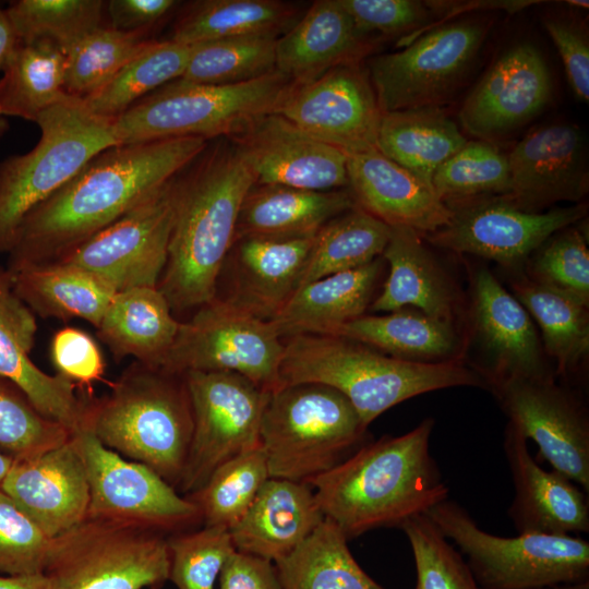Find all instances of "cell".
<instances>
[{"label": "cell", "mask_w": 589, "mask_h": 589, "mask_svg": "<svg viewBox=\"0 0 589 589\" xmlns=\"http://www.w3.org/2000/svg\"><path fill=\"white\" fill-rule=\"evenodd\" d=\"M502 409L539 454L581 489L589 491V417L577 395L554 378H513L488 387Z\"/></svg>", "instance_id": "cell-17"}, {"label": "cell", "mask_w": 589, "mask_h": 589, "mask_svg": "<svg viewBox=\"0 0 589 589\" xmlns=\"http://www.w3.org/2000/svg\"><path fill=\"white\" fill-rule=\"evenodd\" d=\"M2 72L0 117L36 123L46 109L67 94L64 53L50 43H20Z\"/></svg>", "instance_id": "cell-40"}, {"label": "cell", "mask_w": 589, "mask_h": 589, "mask_svg": "<svg viewBox=\"0 0 589 589\" xmlns=\"http://www.w3.org/2000/svg\"><path fill=\"white\" fill-rule=\"evenodd\" d=\"M292 82L277 70L228 85L171 81L111 120L118 144L195 136L229 137L252 120L275 112Z\"/></svg>", "instance_id": "cell-7"}, {"label": "cell", "mask_w": 589, "mask_h": 589, "mask_svg": "<svg viewBox=\"0 0 589 589\" xmlns=\"http://www.w3.org/2000/svg\"><path fill=\"white\" fill-rule=\"evenodd\" d=\"M370 37L358 32L339 0H317L276 41V70L302 85L359 59Z\"/></svg>", "instance_id": "cell-28"}, {"label": "cell", "mask_w": 589, "mask_h": 589, "mask_svg": "<svg viewBox=\"0 0 589 589\" xmlns=\"http://www.w3.org/2000/svg\"><path fill=\"white\" fill-rule=\"evenodd\" d=\"M380 260L311 281L292 294L269 320L283 338L299 335L332 336L370 308L381 274Z\"/></svg>", "instance_id": "cell-31"}, {"label": "cell", "mask_w": 589, "mask_h": 589, "mask_svg": "<svg viewBox=\"0 0 589 589\" xmlns=\"http://www.w3.org/2000/svg\"><path fill=\"white\" fill-rule=\"evenodd\" d=\"M301 17L293 3L278 0H200L184 5L170 40L195 44L252 35L279 37Z\"/></svg>", "instance_id": "cell-37"}, {"label": "cell", "mask_w": 589, "mask_h": 589, "mask_svg": "<svg viewBox=\"0 0 589 589\" xmlns=\"http://www.w3.org/2000/svg\"><path fill=\"white\" fill-rule=\"evenodd\" d=\"M169 567L163 532L86 516L51 539L44 573L51 589H159Z\"/></svg>", "instance_id": "cell-10"}, {"label": "cell", "mask_w": 589, "mask_h": 589, "mask_svg": "<svg viewBox=\"0 0 589 589\" xmlns=\"http://www.w3.org/2000/svg\"><path fill=\"white\" fill-rule=\"evenodd\" d=\"M276 36L252 35L204 41L191 46L179 80L206 85H228L259 79L276 71Z\"/></svg>", "instance_id": "cell-43"}, {"label": "cell", "mask_w": 589, "mask_h": 589, "mask_svg": "<svg viewBox=\"0 0 589 589\" xmlns=\"http://www.w3.org/2000/svg\"><path fill=\"white\" fill-rule=\"evenodd\" d=\"M313 238L237 240L233 291L226 299L272 320L299 288Z\"/></svg>", "instance_id": "cell-30"}, {"label": "cell", "mask_w": 589, "mask_h": 589, "mask_svg": "<svg viewBox=\"0 0 589 589\" xmlns=\"http://www.w3.org/2000/svg\"><path fill=\"white\" fill-rule=\"evenodd\" d=\"M552 91L546 63L530 44L505 51L466 98L459 112L464 129L489 140L527 123L549 101Z\"/></svg>", "instance_id": "cell-22"}, {"label": "cell", "mask_w": 589, "mask_h": 589, "mask_svg": "<svg viewBox=\"0 0 589 589\" xmlns=\"http://www.w3.org/2000/svg\"><path fill=\"white\" fill-rule=\"evenodd\" d=\"M172 182V227L157 287L175 313L199 309L217 297L240 208L256 179L236 145L218 137L208 141Z\"/></svg>", "instance_id": "cell-2"}, {"label": "cell", "mask_w": 589, "mask_h": 589, "mask_svg": "<svg viewBox=\"0 0 589 589\" xmlns=\"http://www.w3.org/2000/svg\"><path fill=\"white\" fill-rule=\"evenodd\" d=\"M466 143L440 106L382 112L376 135L381 154L429 183L435 170Z\"/></svg>", "instance_id": "cell-36"}, {"label": "cell", "mask_w": 589, "mask_h": 589, "mask_svg": "<svg viewBox=\"0 0 589 589\" xmlns=\"http://www.w3.org/2000/svg\"><path fill=\"white\" fill-rule=\"evenodd\" d=\"M543 589H551V588H543Z\"/></svg>", "instance_id": "cell-64"}, {"label": "cell", "mask_w": 589, "mask_h": 589, "mask_svg": "<svg viewBox=\"0 0 589 589\" xmlns=\"http://www.w3.org/2000/svg\"><path fill=\"white\" fill-rule=\"evenodd\" d=\"M207 143L184 136L101 151L25 215L8 253L7 271L60 261L159 190Z\"/></svg>", "instance_id": "cell-1"}, {"label": "cell", "mask_w": 589, "mask_h": 589, "mask_svg": "<svg viewBox=\"0 0 589 589\" xmlns=\"http://www.w3.org/2000/svg\"><path fill=\"white\" fill-rule=\"evenodd\" d=\"M479 21L437 26L400 51L370 59L368 75L382 112L438 106L460 85L486 35Z\"/></svg>", "instance_id": "cell-13"}, {"label": "cell", "mask_w": 589, "mask_h": 589, "mask_svg": "<svg viewBox=\"0 0 589 589\" xmlns=\"http://www.w3.org/2000/svg\"><path fill=\"white\" fill-rule=\"evenodd\" d=\"M382 256L389 273L383 290L370 305L371 311L413 308L454 324L458 308L456 287L420 233L406 227H390Z\"/></svg>", "instance_id": "cell-29"}, {"label": "cell", "mask_w": 589, "mask_h": 589, "mask_svg": "<svg viewBox=\"0 0 589 589\" xmlns=\"http://www.w3.org/2000/svg\"><path fill=\"white\" fill-rule=\"evenodd\" d=\"M358 32L398 34L419 26L429 15L426 2L416 0H339Z\"/></svg>", "instance_id": "cell-54"}, {"label": "cell", "mask_w": 589, "mask_h": 589, "mask_svg": "<svg viewBox=\"0 0 589 589\" xmlns=\"http://www.w3.org/2000/svg\"><path fill=\"white\" fill-rule=\"evenodd\" d=\"M432 187L445 204L509 190L507 155L486 141L468 142L433 173Z\"/></svg>", "instance_id": "cell-47"}, {"label": "cell", "mask_w": 589, "mask_h": 589, "mask_svg": "<svg viewBox=\"0 0 589 589\" xmlns=\"http://www.w3.org/2000/svg\"><path fill=\"white\" fill-rule=\"evenodd\" d=\"M285 344L272 323L227 299L216 297L180 322L176 339L161 369L227 371L250 380L265 392L280 386Z\"/></svg>", "instance_id": "cell-11"}, {"label": "cell", "mask_w": 589, "mask_h": 589, "mask_svg": "<svg viewBox=\"0 0 589 589\" xmlns=\"http://www.w3.org/2000/svg\"><path fill=\"white\" fill-rule=\"evenodd\" d=\"M11 275L15 294L44 318L85 320L95 328L117 292L98 276L64 263L28 266Z\"/></svg>", "instance_id": "cell-35"}, {"label": "cell", "mask_w": 589, "mask_h": 589, "mask_svg": "<svg viewBox=\"0 0 589 589\" xmlns=\"http://www.w3.org/2000/svg\"><path fill=\"white\" fill-rule=\"evenodd\" d=\"M464 554L481 589H543L589 580V542L576 536L481 529L458 503L444 500L425 514Z\"/></svg>", "instance_id": "cell-9"}, {"label": "cell", "mask_w": 589, "mask_h": 589, "mask_svg": "<svg viewBox=\"0 0 589 589\" xmlns=\"http://www.w3.org/2000/svg\"><path fill=\"white\" fill-rule=\"evenodd\" d=\"M471 321L489 363L479 372L485 387L513 378H554L529 313L486 268L473 275Z\"/></svg>", "instance_id": "cell-21"}, {"label": "cell", "mask_w": 589, "mask_h": 589, "mask_svg": "<svg viewBox=\"0 0 589 589\" xmlns=\"http://www.w3.org/2000/svg\"><path fill=\"white\" fill-rule=\"evenodd\" d=\"M324 519L310 484L268 478L229 532L236 551L275 563L299 548Z\"/></svg>", "instance_id": "cell-27"}, {"label": "cell", "mask_w": 589, "mask_h": 589, "mask_svg": "<svg viewBox=\"0 0 589 589\" xmlns=\"http://www.w3.org/2000/svg\"><path fill=\"white\" fill-rule=\"evenodd\" d=\"M332 336L358 341L394 358L418 362L459 360L462 348L453 323L435 320L413 308L384 315H361Z\"/></svg>", "instance_id": "cell-34"}, {"label": "cell", "mask_w": 589, "mask_h": 589, "mask_svg": "<svg viewBox=\"0 0 589 589\" xmlns=\"http://www.w3.org/2000/svg\"><path fill=\"white\" fill-rule=\"evenodd\" d=\"M179 326L158 287H134L115 293L96 329L116 361L133 357L160 368Z\"/></svg>", "instance_id": "cell-33"}, {"label": "cell", "mask_w": 589, "mask_h": 589, "mask_svg": "<svg viewBox=\"0 0 589 589\" xmlns=\"http://www.w3.org/2000/svg\"><path fill=\"white\" fill-rule=\"evenodd\" d=\"M447 225L423 236L434 247L520 267L553 235L584 218V204L528 213L500 196H481L446 205Z\"/></svg>", "instance_id": "cell-15"}, {"label": "cell", "mask_w": 589, "mask_h": 589, "mask_svg": "<svg viewBox=\"0 0 589 589\" xmlns=\"http://www.w3.org/2000/svg\"><path fill=\"white\" fill-rule=\"evenodd\" d=\"M172 180L55 263L89 272L117 292L157 287L173 219Z\"/></svg>", "instance_id": "cell-16"}, {"label": "cell", "mask_w": 589, "mask_h": 589, "mask_svg": "<svg viewBox=\"0 0 589 589\" xmlns=\"http://www.w3.org/2000/svg\"><path fill=\"white\" fill-rule=\"evenodd\" d=\"M274 564L283 589H385L361 568L346 536L327 518Z\"/></svg>", "instance_id": "cell-39"}, {"label": "cell", "mask_w": 589, "mask_h": 589, "mask_svg": "<svg viewBox=\"0 0 589 589\" xmlns=\"http://www.w3.org/2000/svg\"><path fill=\"white\" fill-rule=\"evenodd\" d=\"M12 462H13V459L0 453V486Z\"/></svg>", "instance_id": "cell-60"}, {"label": "cell", "mask_w": 589, "mask_h": 589, "mask_svg": "<svg viewBox=\"0 0 589 589\" xmlns=\"http://www.w3.org/2000/svg\"><path fill=\"white\" fill-rule=\"evenodd\" d=\"M71 434L43 416L20 387L0 376V453L13 460L31 458L65 443Z\"/></svg>", "instance_id": "cell-48"}, {"label": "cell", "mask_w": 589, "mask_h": 589, "mask_svg": "<svg viewBox=\"0 0 589 589\" xmlns=\"http://www.w3.org/2000/svg\"><path fill=\"white\" fill-rule=\"evenodd\" d=\"M50 359L58 374L77 385L87 387L101 381L105 361L95 339L76 327H63L50 341Z\"/></svg>", "instance_id": "cell-53"}, {"label": "cell", "mask_w": 589, "mask_h": 589, "mask_svg": "<svg viewBox=\"0 0 589 589\" xmlns=\"http://www.w3.org/2000/svg\"><path fill=\"white\" fill-rule=\"evenodd\" d=\"M527 441L514 425L507 424L504 453L515 490L507 514L517 532H589L587 493L562 472L544 470L529 453Z\"/></svg>", "instance_id": "cell-25"}, {"label": "cell", "mask_w": 589, "mask_h": 589, "mask_svg": "<svg viewBox=\"0 0 589 589\" xmlns=\"http://www.w3.org/2000/svg\"><path fill=\"white\" fill-rule=\"evenodd\" d=\"M551 589H589V580L563 584L552 587Z\"/></svg>", "instance_id": "cell-61"}, {"label": "cell", "mask_w": 589, "mask_h": 589, "mask_svg": "<svg viewBox=\"0 0 589 589\" xmlns=\"http://www.w3.org/2000/svg\"><path fill=\"white\" fill-rule=\"evenodd\" d=\"M433 426L434 420L425 418L402 435L368 441L309 483L325 518L348 541L372 529L399 528L448 498L430 453Z\"/></svg>", "instance_id": "cell-3"}, {"label": "cell", "mask_w": 589, "mask_h": 589, "mask_svg": "<svg viewBox=\"0 0 589 589\" xmlns=\"http://www.w3.org/2000/svg\"><path fill=\"white\" fill-rule=\"evenodd\" d=\"M173 0H110L106 12L109 26L119 31H147L178 5Z\"/></svg>", "instance_id": "cell-57"}, {"label": "cell", "mask_w": 589, "mask_h": 589, "mask_svg": "<svg viewBox=\"0 0 589 589\" xmlns=\"http://www.w3.org/2000/svg\"><path fill=\"white\" fill-rule=\"evenodd\" d=\"M514 297L538 323L543 350L556 365L555 373L567 376L589 351L588 303L528 276L512 283Z\"/></svg>", "instance_id": "cell-38"}, {"label": "cell", "mask_w": 589, "mask_h": 589, "mask_svg": "<svg viewBox=\"0 0 589 589\" xmlns=\"http://www.w3.org/2000/svg\"><path fill=\"white\" fill-rule=\"evenodd\" d=\"M568 4H572L574 7H580V8H588L589 7V2L588 1H578V0H574V1H567Z\"/></svg>", "instance_id": "cell-63"}, {"label": "cell", "mask_w": 589, "mask_h": 589, "mask_svg": "<svg viewBox=\"0 0 589 589\" xmlns=\"http://www.w3.org/2000/svg\"><path fill=\"white\" fill-rule=\"evenodd\" d=\"M71 441L87 478L88 517L137 524L163 533L201 521L197 506L149 467L127 460L87 430L72 433Z\"/></svg>", "instance_id": "cell-14"}, {"label": "cell", "mask_w": 589, "mask_h": 589, "mask_svg": "<svg viewBox=\"0 0 589 589\" xmlns=\"http://www.w3.org/2000/svg\"><path fill=\"white\" fill-rule=\"evenodd\" d=\"M529 262V278L589 304V250L579 229L567 227L548 239Z\"/></svg>", "instance_id": "cell-51"}, {"label": "cell", "mask_w": 589, "mask_h": 589, "mask_svg": "<svg viewBox=\"0 0 589 589\" xmlns=\"http://www.w3.org/2000/svg\"><path fill=\"white\" fill-rule=\"evenodd\" d=\"M193 432L177 491H197L220 465L261 446V422L268 392L227 371H189Z\"/></svg>", "instance_id": "cell-12"}, {"label": "cell", "mask_w": 589, "mask_h": 589, "mask_svg": "<svg viewBox=\"0 0 589 589\" xmlns=\"http://www.w3.org/2000/svg\"><path fill=\"white\" fill-rule=\"evenodd\" d=\"M269 478L262 445L220 465L197 491L185 495L205 527L230 530L244 516Z\"/></svg>", "instance_id": "cell-46"}, {"label": "cell", "mask_w": 589, "mask_h": 589, "mask_svg": "<svg viewBox=\"0 0 589 589\" xmlns=\"http://www.w3.org/2000/svg\"><path fill=\"white\" fill-rule=\"evenodd\" d=\"M507 158L509 190L498 196L520 211L541 213L558 202H579L588 192L584 137L574 125L534 129Z\"/></svg>", "instance_id": "cell-20"}, {"label": "cell", "mask_w": 589, "mask_h": 589, "mask_svg": "<svg viewBox=\"0 0 589 589\" xmlns=\"http://www.w3.org/2000/svg\"><path fill=\"white\" fill-rule=\"evenodd\" d=\"M260 434L269 478L306 484L368 442V426L350 401L318 383L271 392Z\"/></svg>", "instance_id": "cell-6"}, {"label": "cell", "mask_w": 589, "mask_h": 589, "mask_svg": "<svg viewBox=\"0 0 589 589\" xmlns=\"http://www.w3.org/2000/svg\"><path fill=\"white\" fill-rule=\"evenodd\" d=\"M354 206L350 191L346 190L309 191L255 184L241 205L236 241L314 237L326 223Z\"/></svg>", "instance_id": "cell-32"}, {"label": "cell", "mask_w": 589, "mask_h": 589, "mask_svg": "<svg viewBox=\"0 0 589 589\" xmlns=\"http://www.w3.org/2000/svg\"><path fill=\"white\" fill-rule=\"evenodd\" d=\"M33 149L0 161V253H9L25 215L70 181L94 156L117 145L111 120L65 94L37 119Z\"/></svg>", "instance_id": "cell-8"}, {"label": "cell", "mask_w": 589, "mask_h": 589, "mask_svg": "<svg viewBox=\"0 0 589 589\" xmlns=\"http://www.w3.org/2000/svg\"><path fill=\"white\" fill-rule=\"evenodd\" d=\"M0 491L50 539L87 516V478L71 436L37 456L13 460Z\"/></svg>", "instance_id": "cell-23"}, {"label": "cell", "mask_w": 589, "mask_h": 589, "mask_svg": "<svg viewBox=\"0 0 589 589\" xmlns=\"http://www.w3.org/2000/svg\"><path fill=\"white\" fill-rule=\"evenodd\" d=\"M389 236V226L357 205L330 219L313 238L299 288L371 263L382 255Z\"/></svg>", "instance_id": "cell-41"}, {"label": "cell", "mask_w": 589, "mask_h": 589, "mask_svg": "<svg viewBox=\"0 0 589 589\" xmlns=\"http://www.w3.org/2000/svg\"><path fill=\"white\" fill-rule=\"evenodd\" d=\"M0 589H51L45 573L2 575L0 574Z\"/></svg>", "instance_id": "cell-58"}, {"label": "cell", "mask_w": 589, "mask_h": 589, "mask_svg": "<svg viewBox=\"0 0 589 589\" xmlns=\"http://www.w3.org/2000/svg\"><path fill=\"white\" fill-rule=\"evenodd\" d=\"M103 0H16L4 9L21 44L50 43L65 53L104 26Z\"/></svg>", "instance_id": "cell-44"}, {"label": "cell", "mask_w": 589, "mask_h": 589, "mask_svg": "<svg viewBox=\"0 0 589 589\" xmlns=\"http://www.w3.org/2000/svg\"><path fill=\"white\" fill-rule=\"evenodd\" d=\"M20 45L19 37L4 9L0 8V71Z\"/></svg>", "instance_id": "cell-59"}, {"label": "cell", "mask_w": 589, "mask_h": 589, "mask_svg": "<svg viewBox=\"0 0 589 589\" xmlns=\"http://www.w3.org/2000/svg\"><path fill=\"white\" fill-rule=\"evenodd\" d=\"M148 34L104 25L86 35L64 53V92L82 99L105 86L154 40Z\"/></svg>", "instance_id": "cell-45"}, {"label": "cell", "mask_w": 589, "mask_h": 589, "mask_svg": "<svg viewBox=\"0 0 589 589\" xmlns=\"http://www.w3.org/2000/svg\"><path fill=\"white\" fill-rule=\"evenodd\" d=\"M82 429L116 453L149 467L177 490L193 432L183 375L132 362L109 394L87 399Z\"/></svg>", "instance_id": "cell-5"}, {"label": "cell", "mask_w": 589, "mask_h": 589, "mask_svg": "<svg viewBox=\"0 0 589 589\" xmlns=\"http://www.w3.org/2000/svg\"><path fill=\"white\" fill-rule=\"evenodd\" d=\"M36 332L35 314L15 294L9 272L0 268V376L20 387L43 416L74 433L83 428L87 400L76 394V384L33 362Z\"/></svg>", "instance_id": "cell-24"}, {"label": "cell", "mask_w": 589, "mask_h": 589, "mask_svg": "<svg viewBox=\"0 0 589 589\" xmlns=\"http://www.w3.org/2000/svg\"><path fill=\"white\" fill-rule=\"evenodd\" d=\"M545 28L555 44L569 82L578 99H589V45L588 37L576 21L565 17H549Z\"/></svg>", "instance_id": "cell-55"}, {"label": "cell", "mask_w": 589, "mask_h": 589, "mask_svg": "<svg viewBox=\"0 0 589 589\" xmlns=\"http://www.w3.org/2000/svg\"><path fill=\"white\" fill-rule=\"evenodd\" d=\"M51 539L0 491V574L44 573Z\"/></svg>", "instance_id": "cell-52"}, {"label": "cell", "mask_w": 589, "mask_h": 589, "mask_svg": "<svg viewBox=\"0 0 589 589\" xmlns=\"http://www.w3.org/2000/svg\"><path fill=\"white\" fill-rule=\"evenodd\" d=\"M348 187L356 205L389 227L422 237L448 224L452 212L431 183L376 148L347 155Z\"/></svg>", "instance_id": "cell-26"}, {"label": "cell", "mask_w": 589, "mask_h": 589, "mask_svg": "<svg viewBox=\"0 0 589 589\" xmlns=\"http://www.w3.org/2000/svg\"><path fill=\"white\" fill-rule=\"evenodd\" d=\"M279 378V387L318 383L337 389L365 426L395 405L424 393L456 386L485 387L481 375L462 361L402 360L328 335L288 338Z\"/></svg>", "instance_id": "cell-4"}, {"label": "cell", "mask_w": 589, "mask_h": 589, "mask_svg": "<svg viewBox=\"0 0 589 589\" xmlns=\"http://www.w3.org/2000/svg\"><path fill=\"white\" fill-rule=\"evenodd\" d=\"M190 53L191 46L154 39L105 86L82 98V103L91 113L112 120L143 97L179 79Z\"/></svg>", "instance_id": "cell-42"}, {"label": "cell", "mask_w": 589, "mask_h": 589, "mask_svg": "<svg viewBox=\"0 0 589 589\" xmlns=\"http://www.w3.org/2000/svg\"><path fill=\"white\" fill-rule=\"evenodd\" d=\"M274 113L346 155L376 148L382 111L359 62L338 65L306 84H292Z\"/></svg>", "instance_id": "cell-18"}, {"label": "cell", "mask_w": 589, "mask_h": 589, "mask_svg": "<svg viewBox=\"0 0 589 589\" xmlns=\"http://www.w3.org/2000/svg\"><path fill=\"white\" fill-rule=\"evenodd\" d=\"M252 169L256 185L309 191L348 187L347 155L277 113L249 122L228 137Z\"/></svg>", "instance_id": "cell-19"}, {"label": "cell", "mask_w": 589, "mask_h": 589, "mask_svg": "<svg viewBox=\"0 0 589 589\" xmlns=\"http://www.w3.org/2000/svg\"><path fill=\"white\" fill-rule=\"evenodd\" d=\"M219 589H283L275 564L266 558L232 552L219 573Z\"/></svg>", "instance_id": "cell-56"}, {"label": "cell", "mask_w": 589, "mask_h": 589, "mask_svg": "<svg viewBox=\"0 0 589 589\" xmlns=\"http://www.w3.org/2000/svg\"><path fill=\"white\" fill-rule=\"evenodd\" d=\"M167 543L169 580L177 589H214L224 563L236 551L229 530L223 527L176 532Z\"/></svg>", "instance_id": "cell-50"}, {"label": "cell", "mask_w": 589, "mask_h": 589, "mask_svg": "<svg viewBox=\"0 0 589 589\" xmlns=\"http://www.w3.org/2000/svg\"><path fill=\"white\" fill-rule=\"evenodd\" d=\"M10 128L7 118L0 117V139L8 132Z\"/></svg>", "instance_id": "cell-62"}, {"label": "cell", "mask_w": 589, "mask_h": 589, "mask_svg": "<svg viewBox=\"0 0 589 589\" xmlns=\"http://www.w3.org/2000/svg\"><path fill=\"white\" fill-rule=\"evenodd\" d=\"M399 528L413 554L414 589H481L462 554L425 514L407 519Z\"/></svg>", "instance_id": "cell-49"}]
</instances>
